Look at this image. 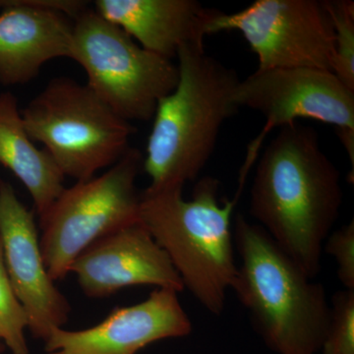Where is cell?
Returning a JSON list of instances; mask_svg holds the SVG:
<instances>
[{"instance_id":"6da1fadb","label":"cell","mask_w":354,"mask_h":354,"mask_svg":"<svg viewBox=\"0 0 354 354\" xmlns=\"http://www.w3.org/2000/svg\"><path fill=\"white\" fill-rule=\"evenodd\" d=\"M342 199L341 174L315 129L297 122L279 128L256 167L249 211L310 279L320 274Z\"/></svg>"},{"instance_id":"7a4b0ae2","label":"cell","mask_w":354,"mask_h":354,"mask_svg":"<svg viewBox=\"0 0 354 354\" xmlns=\"http://www.w3.org/2000/svg\"><path fill=\"white\" fill-rule=\"evenodd\" d=\"M176 58L178 82L158 102L143 158L149 190L184 187L196 180L215 152L221 127L239 109L234 69L197 44H184Z\"/></svg>"},{"instance_id":"3957f363","label":"cell","mask_w":354,"mask_h":354,"mask_svg":"<svg viewBox=\"0 0 354 354\" xmlns=\"http://www.w3.org/2000/svg\"><path fill=\"white\" fill-rule=\"evenodd\" d=\"M183 191L146 188L140 194L139 221L169 256L184 290L218 316L239 270L232 215L241 192L221 204L220 183L212 176L198 180L189 200Z\"/></svg>"},{"instance_id":"277c9868","label":"cell","mask_w":354,"mask_h":354,"mask_svg":"<svg viewBox=\"0 0 354 354\" xmlns=\"http://www.w3.org/2000/svg\"><path fill=\"white\" fill-rule=\"evenodd\" d=\"M234 241L241 263L232 290L266 346L276 354H319L330 315L325 288L244 216L235 218Z\"/></svg>"},{"instance_id":"5b68a950","label":"cell","mask_w":354,"mask_h":354,"mask_svg":"<svg viewBox=\"0 0 354 354\" xmlns=\"http://www.w3.org/2000/svg\"><path fill=\"white\" fill-rule=\"evenodd\" d=\"M21 114L32 141L43 144L64 176L77 181L113 167L136 132L86 84L68 77L50 80Z\"/></svg>"},{"instance_id":"8992f818","label":"cell","mask_w":354,"mask_h":354,"mask_svg":"<svg viewBox=\"0 0 354 354\" xmlns=\"http://www.w3.org/2000/svg\"><path fill=\"white\" fill-rule=\"evenodd\" d=\"M95 95L123 120H153L158 102L178 82L177 64L145 50L88 8L74 20L71 58Z\"/></svg>"},{"instance_id":"52a82bcc","label":"cell","mask_w":354,"mask_h":354,"mask_svg":"<svg viewBox=\"0 0 354 354\" xmlns=\"http://www.w3.org/2000/svg\"><path fill=\"white\" fill-rule=\"evenodd\" d=\"M142 165L141 152L130 147L102 176L64 188L39 218V245L53 281L64 279L74 260L95 241L139 223L136 179Z\"/></svg>"},{"instance_id":"ba28073f","label":"cell","mask_w":354,"mask_h":354,"mask_svg":"<svg viewBox=\"0 0 354 354\" xmlns=\"http://www.w3.org/2000/svg\"><path fill=\"white\" fill-rule=\"evenodd\" d=\"M239 31L257 55L258 69L333 72L335 32L324 0H257L239 12H221L209 35Z\"/></svg>"},{"instance_id":"9c48e42d","label":"cell","mask_w":354,"mask_h":354,"mask_svg":"<svg viewBox=\"0 0 354 354\" xmlns=\"http://www.w3.org/2000/svg\"><path fill=\"white\" fill-rule=\"evenodd\" d=\"M234 100L239 108L258 111L267 120L259 138L270 130L311 118L354 131V91L333 72L310 68L257 69L239 80Z\"/></svg>"},{"instance_id":"30bf717a","label":"cell","mask_w":354,"mask_h":354,"mask_svg":"<svg viewBox=\"0 0 354 354\" xmlns=\"http://www.w3.org/2000/svg\"><path fill=\"white\" fill-rule=\"evenodd\" d=\"M0 239L14 293L24 309L32 337L46 342L68 320L70 305L50 278L35 223L11 184L0 179Z\"/></svg>"},{"instance_id":"8fae6325","label":"cell","mask_w":354,"mask_h":354,"mask_svg":"<svg viewBox=\"0 0 354 354\" xmlns=\"http://www.w3.org/2000/svg\"><path fill=\"white\" fill-rule=\"evenodd\" d=\"M192 329L178 292L157 288L138 304L114 309L95 327L55 328L44 342L48 354H136L153 342L187 337Z\"/></svg>"},{"instance_id":"7c38bea8","label":"cell","mask_w":354,"mask_h":354,"mask_svg":"<svg viewBox=\"0 0 354 354\" xmlns=\"http://www.w3.org/2000/svg\"><path fill=\"white\" fill-rule=\"evenodd\" d=\"M70 272L76 274L88 297H108L133 286L184 290L169 256L140 221L88 246L72 263Z\"/></svg>"},{"instance_id":"4fadbf2b","label":"cell","mask_w":354,"mask_h":354,"mask_svg":"<svg viewBox=\"0 0 354 354\" xmlns=\"http://www.w3.org/2000/svg\"><path fill=\"white\" fill-rule=\"evenodd\" d=\"M0 84L23 85L55 58H71L74 21L32 0H0Z\"/></svg>"},{"instance_id":"5bb4252c","label":"cell","mask_w":354,"mask_h":354,"mask_svg":"<svg viewBox=\"0 0 354 354\" xmlns=\"http://www.w3.org/2000/svg\"><path fill=\"white\" fill-rule=\"evenodd\" d=\"M94 9L142 48L171 60L184 44L204 46L221 12L195 0H97Z\"/></svg>"},{"instance_id":"9a60e30c","label":"cell","mask_w":354,"mask_h":354,"mask_svg":"<svg viewBox=\"0 0 354 354\" xmlns=\"http://www.w3.org/2000/svg\"><path fill=\"white\" fill-rule=\"evenodd\" d=\"M0 165L13 172L43 216L64 189V176L46 150L35 146L23 122L17 97L0 94Z\"/></svg>"},{"instance_id":"2e32d148","label":"cell","mask_w":354,"mask_h":354,"mask_svg":"<svg viewBox=\"0 0 354 354\" xmlns=\"http://www.w3.org/2000/svg\"><path fill=\"white\" fill-rule=\"evenodd\" d=\"M335 32L333 73L354 91V3L349 0H325Z\"/></svg>"},{"instance_id":"e0dca14e","label":"cell","mask_w":354,"mask_h":354,"mask_svg":"<svg viewBox=\"0 0 354 354\" xmlns=\"http://www.w3.org/2000/svg\"><path fill=\"white\" fill-rule=\"evenodd\" d=\"M28 328L24 309L14 293L4 262L0 239V342L12 354H30L24 330Z\"/></svg>"},{"instance_id":"ac0fdd59","label":"cell","mask_w":354,"mask_h":354,"mask_svg":"<svg viewBox=\"0 0 354 354\" xmlns=\"http://www.w3.org/2000/svg\"><path fill=\"white\" fill-rule=\"evenodd\" d=\"M329 326L319 354H354V290L330 298Z\"/></svg>"},{"instance_id":"d6986e66","label":"cell","mask_w":354,"mask_h":354,"mask_svg":"<svg viewBox=\"0 0 354 354\" xmlns=\"http://www.w3.org/2000/svg\"><path fill=\"white\" fill-rule=\"evenodd\" d=\"M323 252L332 256L337 266V278L344 290H354V221L330 232Z\"/></svg>"},{"instance_id":"ffe728a7","label":"cell","mask_w":354,"mask_h":354,"mask_svg":"<svg viewBox=\"0 0 354 354\" xmlns=\"http://www.w3.org/2000/svg\"><path fill=\"white\" fill-rule=\"evenodd\" d=\"M3 351H4V344H2L1 342H0V354L3 353Z\"/></svg>"}]
</instances>
